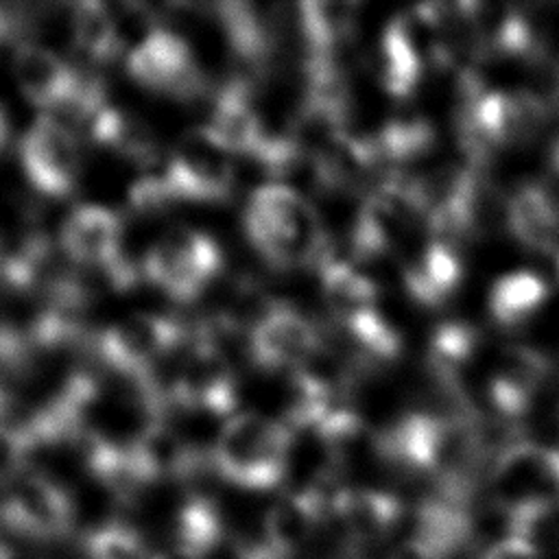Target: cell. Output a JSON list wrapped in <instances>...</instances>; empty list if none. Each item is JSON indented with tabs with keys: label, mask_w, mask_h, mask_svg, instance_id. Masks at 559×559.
I'll use <instances>...</instances> for the list:
<instances>
[{
	"label": "cell",
	"mask_w": 559,
	"mask_h": 559,
	"mask_svg": "<svg viewBox=\"0 0 559 559\" xmlns=\"http://www.w3.org/2000/svg\"><path fill=\"white\" fill-rule=\"evenodd\" d=\"M168 404L207 415H231L238 400L236 376L221 345L199 330L181 354L179 367L166 386Z\"/></svg>",
	"instance_id": "7"
},
{
	"label": "cell",
	"mask_w": 559,
	"mask_h": 559,
	"mask_svg": "<svg viewBox=\"0 0 559 559\" xmlns=\"http://www.w3.org/2000/svg\"><path fill=\"white\" fill-rule=\"evenodd\" d=\"M175 550L183 559H205L223 542V522L216 504L201 493L190 496L177 511Z\"/></svg>",
	"instance_id": "24"
},
{
	"label": "cell",
	"mask_w": 559,
	"mask_h": 559,
	"mask_svg": "<svg viewBox=\"0 0 559 559\" xmlns=\"http://www.w3.org/2000/svg\"><path fill=\"white\" fill-rule=\"evenodd\" d=\"M186 325L170 314L135 312L96 338V352L107 369L127 380H151L155 369L188 338Z\"/></svg>",
	"instance_id": "4"
},
{
	"label": "cell",
	"mask_w": 559,
	"mask_h": 559,
	"mask_svg": "<svg viewBox=\"0 0 559 559\" xmlns=\"http://www.w3.org/2000/svg\"><path fill=\"white\" fill-rule=\"evenodd\" d=\"M0 507L2 522L33 539L63 537L74 520L70 493L50 476L26 467L7 480Z\"/></svg>",
	"instance_id": "11"
},
{
	"label": "cell",
	"mask_w": 559,
	"mask_h": 559,
	"mask_svg": "<svg viewBox=\"0 0 559 559\" xmlns=\"http://www.w3.org/2000/svg\"><path fill=\"white\" fill-rule=\"evenodd\" d=\"M552 255H555V262H557V273H559V249H557Z\"/></svg>",
	"instance_id": "32"
},
{
	"label": "cell",
	"mask_w": 559,
	"mask_h": 559,
	"mask_svg": "<svg viewBox=\"0 0 559 559\" xmlns=\"http://www.w3.org/2000/svg\"><path fill=\"white\" fill-rule=\"evenodd\" d=\"M476 352H478L476 330L459 321L439 325L428 341V354H426L428 369L432 371L437 384H441L465 408H472V406L465 402L461 384Z\"/></svg>",
	"instance_id": "21"
},
{
	"label": "cell",
	"mask_w": 559,
	"mask_h": 559,
	"mask_svg": "<svg viewBox=\"0 0 559 559\" xmlns=\"http://www.w3.org/2000/svg\"><path fill=\"white\" fill-rule=\"evenodd\" d=\"M493 500L504 511L559 502V448L518 441L489 465Z\"/></svg>",
	"instance_id": "9"
},
{
	"label": "cell",
	"mask_w": 559,
	"mask_h": 559,
	"mask_svg": "<svg viewBox=\"0 0 559 559\" xmlns=\"http://www.w3.org/2000/svg\"><path fill=\"white\" fill-rule=\"evenodd\" d=\"M319 275L323 299L336 323L378 308L376 284L354 262L328 258L319 266Z\"/></svg>",
	"instance_id": "22"
},
{
	"label": "cell",
	"mask_w": 559,
	"mask_h": 559,
	"mask_svg": "<svg viewBox=\"0 0 559 559\" xmlns=\"http://www.w3.org/2000/svg\"><path fill=\"white\" fill-rule=\"evenodd\" d=\"M249 245L275 269L321 266L330 238L310 199L295 186L269 181L255 188L242 212Z\"/></svg>",
	"instance_id": "1"
},
{
	"label": "cell",
	"mask_w": 559,
	"mask_h": 559,
	"mask_svg": "<svg viewBox=\"0 0 559 559\" xmlns=\"http://www.w3.org/2000/svg\"><path fill=\"white\" fill-rule=\"evenodd\" d=\"M328 511L330 500L319 489L288 491L271 504L264 518V542L286 559L312 539Z\"/></svg>",
	"instance_id": "16"
},
{
	"label": "cell",
	"mask_w": 559,
	"mask_h": 559,
	"mask_svg": "<svg viewBox=\"0 0 559 559\" xmlns=\"http://www.w3.org/2000/svg\"><path fill=\"white\" fill-rule=\"evenodd\" d=\"M90 135L96 144L138 166H153L162 155V142L155 129L138 114L109 103L90 122Z\"/></svg>",
	"instance_id": "18"
},
{
	"label": "cell",
	"mask_w": 559,
	"mask_h": 559,
	"mask_svg": "<svg viewBox=\"0 0 559 559\" xmlns=\"http://www.w3.org/2000/svg\"><path fill=\"white\" fill-rule=\"evenodd\" d=\"M162 177L175 201H227L234 192V155L205 127L181 135L164 162Z\"/></svg>",
	"instance_id": "8"
},
{
	"label": "cell",
	"mask_w": 559,
	"mask_h": 559,
	"mask_svg": "<svg viewBox=\"0 0 559 559\" xmlns=\"http://www.w3.org/2000/svg\"><path fill=\"white\" fill-rule=\"evenodd\" d=\"M548 168L550 173L559 179V138L552 142L550 146V155H548Z\"/></svg>",
	"instance_id": "29"
},
{
	"label": "cell",
	"mask_w": 559,
	"mask_h": 559,
	"mask_svg": "<svg viewBox=\"0 0 559 559\" xmlns=\"http://www.w3.org/2000/svg\"><path fill=\"white\" fill-rule=\"evenodd\" d=\"M293 430L282 419L238 413L225 419L210 450L214 472L249 491L277 487L288 469Z\"/></svg>",
	"instance_id": "2"
},
{
	"label": "cell",
	"mask_w": 559,
	"mask_h": 559,
	"mask_svg": "<svg viewBox=\"0 0 559 559\" xmlns=\"http://www.w3.org/2000/svg\"><path fill=\"white\" fill-rule=\"evenodd\" d=\"M461 275L463 266L459 251L430 238L404 266V282L411 297L426 306H439L452 297L459 288Z\"/></svg>",
	"instance_id": "20"
},
{
	"label": "cell",
	"mask_w": 559,
	"mask_h": 559,
	"mask_svg": "<svg viewBox=\"0 0 559 559\" xmlns=\"http://www.w3.org/2000/svg\"><path fill=\"white\" fill-rule=\"evenodd\" d=\"M330 511L336 515L347 539L367 544L384 537L400 520V500L382 489L347 487L338 489L330 500Z\"/></svg>",
	"instance_id": "17"
},
{
	"label": "cell",
	"mask_w": 559,
	"mask_h": 559,
	"mask_svg": "<svg viewBox=\"0 0 559 559\" xmlns=\"http://www.w3.org/2000/svg\"><path fill=\"white\" fill-rule=\"evenodd\" d=\"M124 227L120 214L98 203L76 205L59 231V249L74 269L96 271L116 288L138 280L135 266L124 255Z\"/></svg>",
	"instance_id": "5"
},
{
	"label": "cell",
	"mask_w": 559,
	"mask_h": 559,
	"mask_svg": "<svg viewBox=\"0 0 559 559\" xmlns=\"http://www.w3.org/2000/svg\"><path fill=\"white\" fill-rule=\"evenodd\" d=\"M548 371V358L539 349L526 345L504 349L487 384L491 413L504 421L518 424L531 408Z\"/></svg>",
	"instance_id": "14"
},
{
	"label": "cell",
	"mask_w": 559,
	"mask_h": 559,
	"mask_svg": "<svg viewBox=\"0 0 559 559\" xmlns=\"http://www.w3.org/2000/svg\"><path fill=\"white\" fill-rule=\"evenodd\" d=\"M323 336L314 321L284 301L271 299L269 308L247 332V354L264 371L295 373L319 349Z\"/></svg>",
	"instance_id": "12"
},
{
	"label": "cell",
	"mask_w": 559,
	"mask_h": 559,
	"mask_svg": "<svg viewBox=\"0 0 559 559\" xmlns=\"http://www.w3.org/2000/svg\"><path fill=\"white\" fill-rule=\"evenodd\" d=\"M70 35L74 46L96 63L114 61L124 48L118 20L105 4L94 0L74 4L70 15Z\"/></svg>",
	"instance_id": "25"
},
{
	"label": "cell",
	"mask_w": 559,
	"mask_h": 559,
	"mask_svg": "<svg viewBox=\"0 0 559 559\" xmlns=\"http://www.w3.org/2000/svg\"><path fill=\"white\" fill-rule=\"evenodd\" d=\"M483 559H542L539 550L520 537H502L487 548Z\"/></svg>",
	"instance_id": "27"
},
{
	"label": "cell",
	"mask_w": 559,
	"mask_h": 559,
	"mask_svg": "<svg viewBox=\"0 0 559 559\" xmlns=\"http://www.w3.org/2000/svg\"><path fill=\"white\" fill-rule=\"evenodd\" d=\"M205 129L231 155L258 157L269 131L249 76H234L216 92Z\"/></svg>",
	"instance_id": "13"
},
{
	"label": "cell",
	"mask_w": 559,
	"mask_h": 559,
	"mask_svg": "<svg viewBox=\"0 0 559 559\" xmlns=\"http://www.w3.org/2000/svg\"><path fill=\"white\" fill-rule=\"evenodd\" d=\"M87 559H162L142 535L124 524H105L85 537Z\"/></svg>",
	"instance_id": "26"
},
{
	"label": "cell",
	"mask_w": 559,
	"mask_h": 559,
	"mask_svg": "<svg viewBox=\"0 0 559 559\" xmlns=\"http://www.w3.org/2000/svg\"><path fill=\"white\" fill-rule=\"evenodd\" d=\"M7 140H9V122L4 118V111L0 109V148L7 144Z\"/></svg>",
	"instance_id": "30"
},
{
	"label": "cell",
	"mask_w": 559,
	"mask_h": 559,
	"mask_svg": "<svg viewBox=\"0 0 559 559\" xmlns=\"http://www.w3.org/2000/svg\"><path fill=\"white\" fill-rule=\"evenodd\" d=\"M127 72L140 87L179 100L197 98L207 87L192 46L159 22L129 48Z\"/></svg>",
	"instance_id": "6"
},
{
	"label": "cell",
	"mask_w": 559,
	"mask_h": 559,
	"mask_svg": "<svg viewBox=\"0 0 559 559\" xmlns=\"http://www.w3.org/2000/svg\"><path fill=\"white\" fill-rule=\"evenodd\" d=\"M548 284L533 271H513L491 284L487 308L502 328H515L528 321L546 301Z\"/></svg>",
	"instance_id": "23"
},
{
	"label": "cell",
	"mask_w": 559,
	"mask_h": 559,
	"mask_svg": "<svg viewBox=\"0 0 559 559\" xmlns=\"http://www.w3.org/2000/svg\"><path fill=\"white\" fill-rule=\"evenodd\" d=\"M218 242L192 227H175L157 238L142 258V275L177 301L197 299L221 273Z\"/></svg>",
	"instance_id": "3"
},
{
	"label": "cell",
	"mask_w": 559,
	"mask_h": 559,
	"mask_svg": "<svg viewBox=\"0 0 559 559\" xmlns=\"http://www.w3.org/2000/svg\"><path fill=\"white\" fill-rule=\"evenodd\" d=\"M0 559H13V555H11V550L0 542Z\"/></svg>",
	"instance_id": "31"
},
{
	"label": "cell",
	"mask_w": 559,
	"mask_h": 559,
	"mask_svg": "<svg viewBox=\"0 0 559 559\" xmlns=\"http://www.w3.org/2000/svg\"><path fill=\"white\" fill-rule=\"evenodd\" d=\"M504 221L522 247L539 253L559 249V199L546 183L518 186L504 205Z\"/></svg>",
	"instance_id": "15"
},
{
	"label": "cell",
	"mask_w": 559,
	"mask_h": 559,
	"mask_svg": "<svg viewBox=\"0 0 559 559\" xmlns=\"http://www.w3.org/2000/svg\"><path fill=\"white\" fill-rule=\"evenodd\" d=\"M356 2L317 0L297 7V31L306 57L338 59L356 28ZM304 57V59H306Z\"/></svg>",
	"instance_id": "19"
},
{
	"label": "cell",
	"mask_w": 559,
	"mask_h": 559,
	"mask_svg": "<svg viewBox=\"0 0 559 559\" xmlns=\"http://www.w3.org/2000/svg\"><path fill=\"white\" fill-rule=\"evenodd\" d=\"M389 559H445V557L430 544H426L417 537H408L406 542L395 546V550L391 552Z\"/></svg>",
	"instance_id": "28"
},
{
	"label": "cell",
	"mask_w": 559,
	"mask_h": 559,
	"mask_svg": "<svg viewBox=\"0 0 559 559\" xmlns=\"http://www.w3.org/2000/svg\"><path fill=\"white\" fill-rule=\"evenodd\" d=\"M20 164L31 188L50 199L70 197L81 179V146L70 124L41 114L20 140Z\"/></svg>",
	"instance_id": "10"
}]
</instances>
